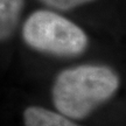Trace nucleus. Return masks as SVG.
<instances>
[{"instance_id": "nucleus-1", "label": "nucleus", "mask_w": 126, "mask_h": 126, "mask_svg": "<svg viewBox=\"0 0 126 126\" xmlns=\"http://www.w3.org/2000/svg\"><path fill=\"white\" fill-rule=\"evenodd\" d=\"M120 78L116 70L102 64H81L63 69L51 88L57 112L82 120L117 94Z\"/></svg>"}, {"instance_id": "nucleus-2", "label": "nucleus", "mask_w": 126, "mask_h": 126, "mask_svg": "<svg viewBox=\"0 0 126 126\" xmlns=\"http://www.w3.org/2000/svg\"><path fill=\"white\" fill-rule=\"evenodd\" d=\"M21 33L29 48L56 57H77L89 47V37L79 26L48 9L33 12Z\"/></svg>"}, {"instance_id": "nucleus-3", "label": "nucleus", "mask_w": 126, "mask_h": 126, "mask_svg": "<svg viewBox=\"0 0 126 126\" xmlns=\"http://www.w3.org/2000/svg\"><path fill=\"white\" fill-rule=\"evenodd\" d=\"M25 126H82L59 112L41 106H28L23 111Z\"/></svg>"}, {"instance_id": "nucleus-4", "label": "nucleus", "mask_w": 126, "mask_h": 126, "mask_svg": "<svg viewBox=\"0 0 126 126\" xmlns=\"http://www.w3.org/2000/svg\"><path fill=\"white\" fill-rule=\"evenodd\" d=\"M25 0H0V42L8 40L19 26Z\"/></svg>"}, {"instance_id": "nucleus-5", "label": "nucleus", "mask_w": 126, "mask_h": 126, "mask_svg": "<svg viewBox=\"0 0 126 126\" xmlns=\"http://www.w3.org/2000/svg\"><path fill=\"white\" fill-rule=\"evenodd\" d=\"M47 7L57 11H71L85 4L94 2L96 0H39Z\"/></svg>"}]
</instances>
